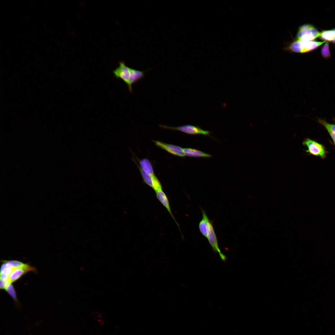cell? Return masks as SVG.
I'll return each mask as SVG.
<instances>
[{
  "instance_id": "cell-1",
  "label": "cell",
  "mask_w": 335,
  "mask_h": 335,
  "mask_svg": "<svg viewBox=\"0 0 335 335\" xmlns=\"http://www.w3.org/2000/svg\"><path fill=\"white\" fill-rule=\"evenodd\" d=\"M34 267L16 260H3L1 267L0 288L5 290L30 271L36 272Z\"/></svg>"
},
{
  "instance_id": "cell-2",
  "label": "cell",
  "mask_w": 335,
  "mask_h": 335,
  "mask_svg": "<svg viewBox=\"0 0 335 335\" xmlns=\"http://www.w3.org/2000/svg\"><path fill=\"white\" fill-rule=\"evenodd\" d=\"M145 72L131 68L127 66L124 62L121 61L112 73L116 79L123 81L127 85L128 91L132 93L133 85L144 78Z\"/></svg>"
},
{
  "instance_id": "cell-3",
  "label": "cell",
  "mask_w": 335,
  "mask_h": 335,
  "mask_svg": "<svg viewBox=\"0 0 335 335\" xmlns=\"http://www.w3.org/2000/svg\"><path fill=\"white\" fill-rule=\"evenodd\" d=\"M325 42L316 41L304 42L293 39L292 41L286 43L284 50L291 53H305L315 50Z\"/></svg>"
},
{
  "instance_id": "cell-4",
  "label": "cell",
  "mask_w": 335,
  "mask_h": 335,
  "mask_svg": "<svg viewBox=\"0 0 335 335\" xmlns=\"http://www.w3.org/2000/svg\"><path fill=\"white\" fill-rule=\"evenodd\" d=\"M320 34V32L313 25L305 24L298 27L294 39L302 41H310L319 37Z\"/></svg>"
},
{
  "instance_id": "cell-5",
  "label": "cell",
  "mask_w": 335,
  "mask_h": 335,
  "mask_svg": "<svg viewBox=\"0 0 335 335\" xmlns=\"http://www.w3.org/2000/svg\"><path fill=\"white\" fill-rule=\"evenodd\" d=\"M162 128L178 131L190 135H201L210 136V132L203 129L198 126L187 124L178 127H171L163 125H159Z\"/></svg>"
},
{
  "instance_id": "cell-6",
  "label": "cell",
  "mask_w": 335,
  "mask_h": 335,
  "mask_svg": "<svg viewBox=\"0 0 335 335\" xmlns=\"http://www.w3.org/2000/svg\"><path fill=\"white\" fill-rule=\"evenodd\" d=\"M302 144L308 148L306 150V152L322 159L325 158L327 152L323 145L308 138H305Z\"/></svg>"
},
{
  "instance_id": "cell-7",
  "label": "cell",
  "mask_w": 335,
  "mask_h": 335,
  "mask_svg": "<svg viewBox=\"0 0 335 335\" xmlns=\"http://www.w3.org/2000/svg\"><path fill=\"white\" fill-rule=\"evenodd\" d=\"M153 141L157 147L172 154L181 157H185L183 149L180 146L157 140H153Z\"/></svg>"
},
{
  "instance_id": "cell-8",
  "label": "cell",
  "mask_w": 335,
  "mask_h": 335,
  "mask_svg": "<svg viewBox=\"0 0 335 335\" xmlns=\"http://www.w3.org/2000/svg\"><path fill=\"white\" fill-rule=\"evenodd\" d=\"M211 246L212 251L216 253H218L221 260L226 261L227 258L226 255L223 254L219 247L217 238L214 228L213 223L210 227L208 236L206 238Z\"/></svg>"
},
{
  "instance_id": "cell-9",
  "label": "cell",
  "mask_w": 335,
  "mask_h": 335,
  "mask_svg": "<svg viewBox=\"0 0 335 335\" xmlns=\"http://www.w3.org/2000/svg\"><path fill=\"white\" fill-rule=\"evenodd\" d=\"M139 170L144 182L152 188L156 192L162 190V185L158 178L154 175H150L145 173L136 163Z\"/></svg>"
},
{
  "instance_id": "cell-10",
  "label": "cell",
  "mask_w": 335,
  "mask_h": 335,
  "mask_svg": "<svg viewBox=\"0 0 335 335\" xmlns=\"http://www.w3.org/2000/svg\"><path fill=\"white\" fill-rule=\"evenodd\" d=\"M202 218L199 224V229L200 232L206 238L207 237L210 227L213 221L209 220L206 212L201 208Z\"/></svg>"
},
{
  "instance_id": "cell-11",
  "label": "cell",
  "mask_w": 335,
  "mask_h": 335,
  "mask_svg": "<svg viewBox=\"0 0 335 335\" xmlns=\"http://www.w3.org/2000/svg\"><path fill=\"white\" fill-rule=\"evenodd\" d=\"M156 194L157 199L167 209L177 226L180 228L172 212L168 198L165 193L163 191V190H162L156 192Z\"/></svg>"
},
{
  "instance_id": "cell-12",
  "label": "cell",
  "mask_w": 335,
  "mask_h": 335,
  "mask_svg": "<svg viewBox=\"0 0 335 335\" xmlns=\"http://www.w3.org/2000/svg\"><path fill=\"white\" fill-rule=\"evenodd\" d=\"M185 155L187 156L197 158H210L212 155L196 149L192 148H185L183 149Z\"/></svg>"
},
{
  "instance_id": "cell-13",
  "label": "cell",
  "mask_w": 335,
  "mask_h": 335,
  "mask_svg": "<svg viewBox=\"0 0 335 335\" xmlns=\"http://www.w3.org/2000/svg\"><path fill=\"white\" fill-rule=\"evenodd\" d=\"M139 162L140 167L145 173L150 175H155L152 164L148 159L144 158Z\"/></svg>"
},
{
  "instance_id": "cell-14",
  "label": "cell",
  "mask_w": 335,
  "mask_h": 335,
  "mask_svg": "<svg viewBox=\"0 0 335 335\" xmlns=\"http://www.w3.org/2000/svg\"><path fill=\"white\" fill-rule=\"evenodd\" d=\"M320 38L324 41L332 42L335 39V29L322 30L320 32Z\"/></svg>"
},
{
  "instance_id": "cell-15",
  "label": "cell",
  "mask_w": 335,
  "mask_h": 335,
  "mask_svg": "<svg viewBox=\"0 0 335 335\" xmlns=\"http://www.w3.org/2000/svg\"><path fill=\"white\" fill-rule=\"evenodd\" d=\"M335 122V119H334ZM317 122L323 126L327 130H330L335 133V124L330 123L325 119L318 118Z\"/></svg>"
},
{
  "instance_id": "cell-16",
  "label": "cell",
  "mask_w": 335,
  "mask_h": 335,
  "mask_svg": "<svg viewBox=\"0 0 335 335\" xmlns=\"http://www.w3.org/2000/svg\"><path fill=\"white\" fill-rule=\"evenodd\" d=\"M321 53L322 56L325 59L330 58L331 53L329 49V43L328 42H326L324 45L322 47Z\"/></svg>"
},
{
  "instance_id": "cell-17",
  "label": "cell",
  "mask_w": 335,
  "mask_h": 335,
  "mask_svg": "<svg viewBox=\"0 0 335 335\" xmlns=\"http://www.w3.org/2000/svg\"><path fill=\"white\" fill-rule=\"evenodd\" d=\"M331 137L335 145V133L330 130H327Z\"/></svg>"
},
{
  "instance_id": "cell-18",
  "label": "cell",
  "mask_w": 335,
  "mask_h": 335,
  "mask_svg": "<svg viewBox=\"0 0 335 335\" xmlns=\"http://www.w3.org/2000/svg\"><path fill=\"white\" fill-rule=\"evenodd\" d=\"M332 42L335 44V39L334 40H333V41L332 42Z\"/></svg>"
}]
</instances>
